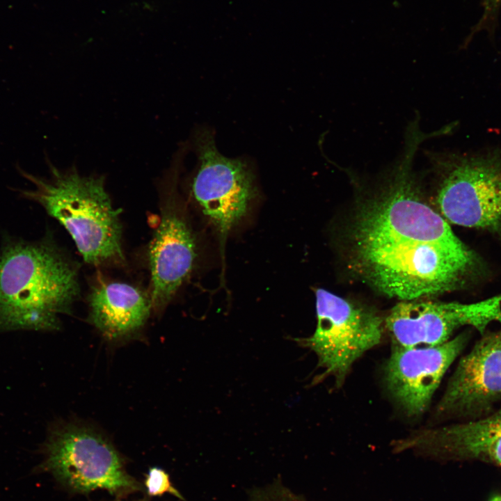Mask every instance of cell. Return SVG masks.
I'll return each instance as SVG.
<instances>
[{
  "instance_id": "8",
  "label": "cell",
  "mask_w": 501,
  "mask_h": 501,
  "mask_svg": "<svg viewBox=\"0 0 501 501\" xmlns=\"http://www.w3.org/2000/svg\"><path fill=\"white\" fill-rule=\"evenodd\" d=\"M183 154L177 152L162 182L161 218L149 248L152 309L161 310L173 299L193 271L197 244L176 195Z\"/></svg>"
},
{
  "instance_id": "1",
  "label": "cell",
  "mask_w": 501,
  "mask_h": 501,
  "mask_svg": "<svg viewBox=\"0 0 501 501\" xmlns=\"http://www.w3.org/2000/svg\"><path fill=\"white\" fill-rule=\"evenodd\" d=\"M412 120L400 155L360 205L349 229L352 267L369 285L401 301L456 289L479 260L425 200L413 170L433 137Z\"/></svg>"
},
{
  "instance_id": "14",
  "label": "cell",
  "mask_w": 501,
  "mask_h": 501,
  "mask_svg": "<svg viewBox=\"0 0 501 501\" xmlns=\"http://www.w3.org/2000/svg\"><path fill=\"white\" fill-rule=\"evenodd\" d=\"M144 490L149 497L161 496L169 493L178 499L184 498L172 484L169 475L159 467L150 468L145 475Z\"/></svg>"
},
{
  "instance_id": "3",
  "label": "cell",
  "mask_w": 501,
  "mask_h": 501,
  "mask_svg": "<svg viewBox=\"0 0 501 501\" xmlns=\"http://www.w3.org/2000/svg\"><path fill=\"white\" fill-rule=\"evenodd\" d=\"M47 161L49 177L17 167L34 185L33 189L22 190V194L39 203L66 229L86 262H122L120 212L113 206L104 177L81 175L74 167L61 170Z\"/></svg>"
},
{
  "instance_id": "18",
  "label": "cell",
  "mask_w": 501,
  "mask_h": 501,
  "mask_svg": "<svg viewBox=\"0 0 501 501\" xmlns=\"http://www.w3.org/2000/svg\"><path fill=\"white\" fill-rule=\"evenodd\" d=\"M134 501H148V500L147 499H145V498H144V499H142V500H134Z\"/></svg>"
},
{
  "instance_id": "12",
  "label": "cell",
  "mask_w": 501,
  "mask_h": 501,
  "mask_svg": "<svg viewBox=\"0 0 501 501\" xmlns=\"http://www.w3.org/2000/svg\"><path fill=\"white\" fill-rule=\"evenodd\" d=\"M395 451L436 458L480 460L501 467V406L479 419L417 431L397 440Z\"/></svg>"
},
{
  "instance_id": "6",
  "label": "cell",
  "mask_w": 501,
  "mask_h": 501,
  "mask_svg": "<svg viewBox=\"0 0 501 501\" xmlns=\"http://www.w3.org/2000/svg\"><path fill=\"white\" fill-rule=\"evenodd\" d=\"M198 166L191 177V194L219 237L221 248L232 230L245 218L257 195L254 174L246 161L220 153L210 129L193 137Z\"/></svg>"
},
{
  "instance_id": "4",
  "label": "cell",
  "mask_w": 501,
  "mask_h": 501,
  "mask_svg": "<svg viewBox=\"0 0 501 501\" xmlns=\"http://www.w3.org/2000/svg\"><path fill=\"white\" fill-rule=\"evenodd\" d=\"M436 183L435 204L453 224L501 237V150L425 151Z\"/></svg>"
},
{
  "instance_id": "5",
  "label": "cell",
  "mask_w": 501,
  "mask_h": 501,
  "mask_svg": "<svg viewBox=\"0 0 501 501\" xmlns=\"http://www.w3.org/2000/svg\"><path fill=\"white\" fill-rule=\"evenodd\" d=\"M39 469L49 473L72 493L104 490L122 498L144 488L126 470L123 457L97 430L70 423L56 430Z\"/></svg>"
},
{
  "instance_id": "17",
  "label": "cell",
  "mask_w": 501,
  "mask_h": 501,
  "mask_svg": "<svg viewBox=\"0 0 501 501\" xmlns=\"http://www.w3.org/2000/svg\"><path fill=\"white\" fill-rule=\"evenodd\" d=\"M488 501H501V494L495 495L491 497Z\"/></svg>"
},
{
  "instance_id": "11",
  "label": "cell",
  "mask_w": 501,
  "mask_h": 501,
  "mask_svg": "<svg viewBox=\"0 0 501 501\" xmlns=\"http://www.w3.org/2000/svg\"><path fill=\"white\" fill-rule=\"evenodd\" d=\"M470 332L433 347L393 345L384 367L385 387L408 417L422 415L452 363L466 348Z\"/></svg>"
},
{
  "instance_id": "15",
  "label": "cell",
  "mask_w": 501,
  "mask_h": 501,
  "mask_svg": "<svg viewBox=\"0 0 501 501\" xmlns=\"http://www.w3.org/2000/svg\"><path fill=\"white\" fill-rule=\"evenodd\" d=\"M249 501H305L283 484L276 482L254 491Z\"/></svg>"
},
{
  "instance_id": "10",
  "label": "cell",
  "mask_w": 501,
  "mask_h": 501,
  "mask_svg": "<svg viewBox=\"0 0 501 501\" xmlns=\"http://www.w3.org/2000/svg\"><path fill=\"white\" fill-rule=\"evenodd\" d=\"M459 360L436 408V418L463 421L484 418L501 401V327L481 335Z\"/></svg>"
},
{
  "instance_id": "2",
  "label": "cell",
  "mask_w": 501,
  "mask_h": 501,
  "mask_svg": "<svg viewBox=\"0 0 501 501\" xmlns=\"http://www.w3.org/2000/svg\"><path fill=\"white\" fill-rule=\"evenodd\" d=\"M80 288L77 266L50 243H11L0 255V328L51 330Z\"/></svg>"
},
{
  "instance_id": "9",
  "label": "cell",
  "mask_w": 501,
  "mask_h": 501,
  "mask_svg": "<svg viewBox=\"0 0 501 501\" xmlns=\"http://www.w3.org/2000/svg\"><path fill=\"white\" fill-rule=\"evenodd\" d=\"M395 345L433 347L449 340L458 328L471 326L481 335L501 324V294L470 303L402 301L385 319Z\"/></svg>"
},
{
  "instance_id": "7",
  "label": "cell",
  "mask_w": 501,
  "mask_h": 501,
  "mask_svg": "<svg viewBox=\"0 0 501 501\" xmlns=\"http://www.w3.org/2000/svg\"><path fill=\"white\" fill-rule=\"evenodd\" d=\"M317 324L301 344L313 351L324 376H333L340 386L353 363L379 344L383 319L376 312L324 289L315 291Z\"/></svg>"
},
{
  "instance_id": "16",
  "label": "cell",
  "mask_w": 501,
  "mask_h": 501,
  "mask_svg": "<svg viewBox=\"0 0 501 501\" xmlns=\"http://www.w3.org/2000/svg\"><path fill=\"white\" fill-rule=\"evenodd\" d=\"M484 1V14L479 20V22L475 27L472 33L479 31L488 25L494 18L498 10L501 0H483Z\"/></svg>"
},
{
  "instance_id": "13",
  "label": "cell",
  "mask_w": 501,
  "mask_h": 501,
  "mask_svg": "<svg viewBox=\"0 0 501 501\" xmlns=\"http://www.w3.org/2000/svg\"><path fill=\"white\" fill-rule=\"evenodd\" d=\"M90 319L106 337L115 340L138 331L152 308L150 295L125 283L102 282L88 296Z\"/></svg>"
}]
</instances>
